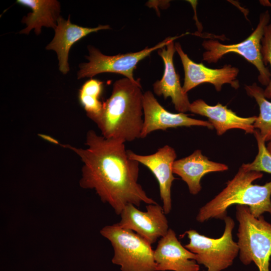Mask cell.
<instances>
[{
  "instance_id": "7c38bea8",
  "label": "cell",
  "mask_w": 271,
  "mask_h": 271,
  "mask_svg": "<svg viewBox=\"0 0 271 271\" xmlns=\"http://www.w3.org/2000/svg\"><path fill=\"white\" fill-rule=\"evenodd\" d=\"M127 154L130 159L145 165L154 175L159 184L164 211L166 214L169 213L172 209L171 187L176 179L172 169L177 158L175 149L165 145L149 155H138L129 150Z\"/></svg>"
},
{
  "instance_id": "ffe728a7",
  "label": "cell",
  "mask_w": 271,
  "mask_h": 271,
  "mask_svg": "<svg viewBox=\"0 0 271 271\" xmlns=\"http://www.w3.org/2000/svg\"><path fill=\"white\" fill-rule=\"evenodd\" d=\"M103 82L91 78L86 81L79 91V102L92 120L101 113L103 102L100 100L103 88Z\"/></svg>"
},
{
  "instance_id": "d6986e66",
  "label": "cell",
  "mask_w": 271,
  "mask_h": 271,
  "mask_svg": "<svg viewBox=\"0 0 271 271\" xmlns=\"http://www.w3.org/2000/svg\"><path fill=\"white\" fill-rule=\"evenodd\" d=\"M245 90L247 95L255 99L257 103L259 114L253 123L265 142L271 140V102L264 95V89L255 82L252 85H245Z\"/></svg>"
},
{
  "instance_id": "4fadbf2b",
  "label": "cell",
  "mask_w": 271,
  "mask_h": 271,
  "mask_svg": "<svg viewBox=\"0 0 271 271\" xmlns=\"http://www.w3.org/2000/svg\"><path fill=\"white\" fill-rule=\"evenodd\" d=\"M196 257L181 244L172 229L161 238L154 250L156 271H199Z\"/></svg>"
},
{
  "instance_id": "44dd1931",
  "label": "cell",
  "mask_w": 271,
  "mask_h": 271,
  "mask_svg": "<svg viewBox=\"0 0 271 271\" xmlns=\"http://www.w3.org/2000/svg\"><path fill=\"white\" fill-rule=\"evenodd\" d=\"M253 134L257 144L258 153L252 162L243 164L241 166L247 171L271 174V155L266 149L265 142L257 129L254 130Z\"/></svg>"
},
{
  "instance_id": "3957f363",
  "label": "cell",
  "mask_w": 271,
  "mask_h": 271,
  "mask_svg": "<svg viewBox=\"0 0 271 271\" xmlns=\"http://www.w3.org/2000/svg\"><path fill=\"white\" fill-rule=\"evenodd\" d=\"M260 172L245 170L241 166L226 187L213 199L201 207L196 220L203 222L210 218L224 219L226 210L232 205L247 206L256 218L263 213L271 214V181L263 185L252 184L262 178Z\"/></svg>"
},
{
  "instance_id": "52a82bcc",
  "label": "cell",
  "mask_w": 271,
  "mask_h": 271,
  "mask_svg": "<svg viewBox=\"0 0 271 271\" xmlns=\"http://www.w3.org/2000/svg\"><path fill=\"white\" fill-rule=\"evenodd\" d=\"M270 18L268 11L261 13L255 30L244 40L238 43L224 44L217 40L204 41L202 45L206 51L203 53V60L208 63H215L228 53L238 54L256 67L259 73L258 81L262 85L267 86L270 81V72L263 62L260 51L264 28L269 24Z\"/></svg>"
},
{
  "instance_id": "5bb4252c",
  "label": "cell",
  "mask_w": 271,
  "mask_h": 271,
  "mask_svg": "<svg viewBox=\"0 0 271 271\" xmlns=\"http://www.w3.org/2000/svg\"><path fill=\"white\" fill-rule=\"evenodd\" d=\"M174 41L158 50V55L164 61L165 69L162 79L154 83L153 90L157 95L163 96L165 99L170 97L175 109L185 113L190 111L191 103L187 93L183 91L179 75L174 67L173 56L176 51Z\"/></svg>"
},
{
  "instance_id": "603a6c76",
  "label": "cell",
  "mask_w": 271,
  "mask_h": 271,
  "mask_svg": "<svg viewBox=\"0 0 271 271\" xmlns=\"http://www.w3.org/2000/svg\"><path fill=\"white\" fill-rule=\"evenodd\" d=\"M266 148L268 153L271 155V140L268 141V143H267Z\"/></svg>"
},
{
  "instance_id": "ac0fdd59",
  "label": "cell",
  "mask_w": 271,
  "mask_h": 271,
  "mask_svg": "<svg viewBox=\"0 0 271 271\" xmlns=\"http://www.w3.org/2000/svg\"><path fill=\"white\" fill-rule=\"evenodd\" d=\"M17 3L30 8L32 12L24 17L22 22L27 27L20 32L21 34H29L34 29L37 35H39L42 27L55 29L60 13V4L55 0H18Z\"/></svg>"
},
{
  "instance_id": "ba28073f",
  "label": "cell",
  "mask_w": 271,
  "mask_h": 271,
  "mask_svg": "<svg viewBox=\"0 0 271 271\" xmlns=\"http://www.w3.org/2000/svg\"><path fill=\"white\" fill-rule=\"evenodd\" d=\"M183 35L166 38L155 46L151 48L147 47L140 51L113 56L105 55L96 48L89 46L88 47L89 55L86 56L89 61L79 65L78 79L91 78L100 73L110 72L122 75L131 81L137 82L139 79L134 78L133 72L137 64L154 51L166 46Z\"/></svg>"
},
{
  "instance_id": "2e32d148",
  "label": "cell",
  "mask_w": 271,
  "mask_h": 271,
  "mask_svg": "<svg viewBox=\"0 0 271 271\" xmlns=\"http://www.w3.org/2000/svg\"><path fill=\"white\" fill-rule=\"evenodd\" d=\"M110 29L109 25H99L95 28L83 27L72 24L70 21V16L67 21L59 17L54 29V38L46 49L56 52L59 69L63 74H66L69 71L68 54L72 45L91 33Z\"/></svg>"
},
{
  "instance_id": "7a4b0ae2",
  "label": "cell",
  "mask_w": 271,
  "mask_h": 271,
  "mask_svg": "<svg viewBox=\"0 0 271 271\" xmlns=\"http://www.w3.org/2000/svg\"><path fill=\"white\" fill-rule=\"evenodd\" d=\"M140 81L133 82L124 77L113 83L111 95L103 102L101 113L93 120L103 137L125 142L141 138L144 94Z\"/></svg>"
},
{
  "instance_id": "7402d4cb",
  "label": "cell",
  "mask_w": 271,
  "mask_h": 271,
  "mask_svg": "<svg viewBox=\"0 0 271 271\" xmlns=\"http://www.w3.org/2000/svg\"><path fill=\"white\" fill-rule=\"evenodd\" d=\"M261 54L264 64H269L270 66V81L264 89V95L266 99H271V24L264 28L261 41Z\"/></svg>"
},
{
  "instance_id": "30bf717a",
  "label": "cell",
  "mask_w": 271,
  "mask_h": 271,
  "mask_svg": "<svg viewBox=\"0 0 271 271\" xmlns=\"http://www.w3.org/2000/svg\"><path fill=\"white\" fill-rule=\"evenodd\" d=\"M176 52L180 56L184 71L183 91L187 93L192 89L202 83L213 84L217 91L221 90L224 84H229L232 87L237 89L239 87L237 77L239 69L230 64L222 68L211 69L202 63L193 61L183 50L180 44L175 43Z\"/></svg>"
},
{
  "instance_id": "5b68a950",
  "label": "cell",
  "mask_w": 271,
  "mask_h": 271,
  "mask_svg": "<svg viewBox=\"0 0 271 271\" xmlns=\"http://www.w3.org/2000/svg\"><path fill=\"white\" fill-rule=\"evenodd\" d=\"M100 233L110 242L114 251L112 262L122 271H156L151 244L134 231L115 223L105 226Z\"/></svg>"
},
{
  "instance_id": "e0dca14e",
  "label": "cell",
  "mask_w": 271,
  "mask_h": 271,
  "mask_svg": "<svg viewBox=\"0 0 271 271\" xmlns=\"http://www.w3.org/2000/svg\"><path fill=\"white\" fill-rule=\"evenodd\" d=\"M224 164L210 161L197 150L190 155L176 160L173 165V172L179 176L187 185L189 192L197 194L201 190V180L206 174L211 172H223L228 170Z\"/></svg>"
},
{
  "instance_id": "6da1fadb",
  "label": "cell",
  "mask_w": 271,
  "mask_h": 271,
  "mask_svg": "<svg viewBox=\"0 0 271 271\" xmlns=\"http://www.w3.org/2000/svg\"><path fill=\"white\" fill-rule=\"evenodd\" d=\"M124 141L107 139L93 130L87 131L85 149L61 145L71 150L83 163L79 185L94 190L103 203L120 215L128 204L157 203L138 183L140 163L130 159Z\"/></svg>"
},
{
  "instance_id": "277c9868",
  "label": "cell",
  "mask_w": 271,
  "mask_h": 271,
  "mask_svg": "<svg viewBox=\"0 0 271 271\" xmlns=\"http://www.w3.org/2000/svg\"><path fill=\"white\" fill-rule=\"evenodd\" d=\"M236 218L239 222L237 235L241 261L245 265L253 261L259 271H269L271 224L261 215L255 217L245 205H236Z\"/></svg>"
},
{
  "instance_id": "9a60e30c",
  "label": "cell",
  "mask_w": 271,
  "mask_h": 271,
  "mask_svg": "<svg viewBox=\"0 0 271 271\" xmlns=\"http://www.w3.org/2000/svg\"><path fill=\"white\" fill-rule=\"evenodd\" d=\"M190 111L207 117L218 136L232 128L241 129L247 133H253L255 130L253 123L256 116L240 117L219 103L212 106L198 99L191 103Z\"/></svg>"
},
{
  "instance_id": "8fae6325",
  "label": "cell",
  "mask_w": 271,
  "mask_h": 271,
  "mask_svg": "<svg viewBox=\"0 0 271 271\" xmlns=\"http://www.w3.org/2000/svg\"><path fill=\"white\" fill-rule=\"evenodd\" d=\"M143 107L144 117L141 139L145 138L154 131L166 130L170 128L192 126H205L211 129L213 128L209 121L190 117L184 113L169 112L161 105L150 90L144 93Z\"/></svg>"
},
{
  "instance_id": "8992f818",
  "label": "cell",
  "mask_w": 271,
  "mask_h": 271,
  "mask_svg": "<svg viewBox=\"0 0 271 271\" xmlns=\"http://www.w3.org/2000/svg\"><path fill=\"white\" fill-rule=\"evenodd\" d=\"M225 229L218 238H212L191 229L181 236L187 235L189 242L184 246L197 256L196 261L203 264L207 271H221L231 265L239 251L237 242L232 238L234 221L229 216L224 218Z\"/></svg>"
},
{
  "instance_id": "9c48e42d",
  "label": "cell",
  "mask_w": 271,
  "mask_h": 271,
  "mask_svg": "<svg viewBox=\"0 0 271 271\" xmlns=\"http://www.w3.org/2000/svg\"><path fill=\"white\" fill-rule=\"evenodd\" d=\"M133 204L127 205L117 223L120 227L131 230L151 245L169 230L168 220L163 207L157 204H148L146 211H142Z\"/></svg>"
}]
</instances>
